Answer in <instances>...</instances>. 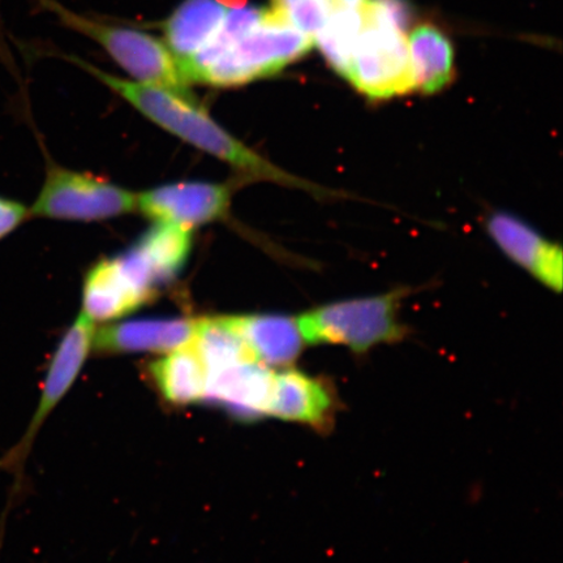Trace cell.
Segmentation results:
<instances>
[{
	"label": "cell",
	"mask_w": 563,
	"mask_h": 563,
	"mask_svg": "<svg viewBox=\"0 0 563 563\" xmlns=\"http://www.w3.org/2000/svg\"><path fill=\"white\" fill-rule=\"evenodd\" d=\"M314 41L271 9L229 5L220 32L199 53L178 59L189 86H245L277 75L311 51Z\"/></svg>",
	"instance_id": "cell-1"
},
{
	"label": "cell",
	"mask_w": 563,
	"mask_h": 563,
	"mask_svg": "<svg viewBox=\"0 0 563 563\" xmlns=\"http://www.w3.org/2000/svg\"><path fill=\"white\" fill-rule=\"evenodd\" d=\"M67 59L93 75L103 86L114 91L161 129L234 167L246 178L302 186L297 178L280 170L244 145L241 140L232 136L196 102L194 96H183L164 88L122 79L76 56H67Z\"/></svg>",
	"instance_id": "cell-2"
},
{
	"label": "cell",
	"mask_w": 563,
	"mask_h": 563,
	"mask_svg": "<svg viewBox=\"0 0 563 563\" xmlns=\"http://www.w3.org/2000/svg\"><path fill=\"white\" fill-rule=\"evenodd\" d=\"M95 333V321L81 311L54 351L44 383H42L37 408H35L24 434L15 445L0 455V471L12 476L10 495L7 497L2 514H0V548L3 544L7 518L10 517L13 506L18 504L24 493L25 464L32 453L34 441L48 415L67 396L77 376L80 375L84 364L93 349Z\"/></svg>",
	"instance_id": "cell-3"
},
{
	"label": "cell",
	"mask_w": 563,
	"mask_h": 563,
	"mask_svg": "<svg viewBox=\"0 0 563 563\" xmlns=\"http://www.w3.org/2000/svg\"><path fill=\"white\" fill-rule=\"evenodd\" d=\"M45 3L47 10L56 13L63 24L97 42L118 66L131 75V80L183 96H192L178 59L154 35L131 27L100 23L67 10L54 0H46Z\"/></svg>",
	"instance_id": "cell-4"
},
{
	"label": "cell",
	"mask_w": 563,
	"mask_h": 563,
	"mask_svg": "<svg viewBox=\"0 0 563 563\" xmlns=\"http://www.w3.org/2000/svg\"><path fill=\"white\" fill-rule=\"evenodd\" d=\"M399 295L394 292L333 302L298 317L306 343L341 344L356 354L405 335L398 320Z\"/></svg>",
	"instance_id": "cell-5"
},
{
	"label": "cell",
	"mask_w": 563,
	"mask_h": 563,
	"mask_svg": "<svg viewBox=\"0 0 563 563\" xmlns=\"http://www.w3.org/2000/svg\"><path fill=\"white\" fill-rule=\"evenodd\" d=\"M136 210V194L86 173L51 165L33 206L31 218L95 222Z\"/></svg>",
	"instance_id": "cell-6"
},
{
	"label": "cell",
	"mask_w": 563,
	"mask_h": 563,
	"mask_svg": "<svg viewBox=\"0 0 563 563\" xmlns=\"http://www.w3.org/2000/svg\"><path fill=\"white\" fill-rule=\"evenodd\" d=\"M346 79L373 100L410 93L415 79L406 35L365 16Z\"/></svg>",
	"instance_id": "cell-7"
},
{
	"label": "cell",
	"mask_w": 563,
	"mask_h": 563,
	"mask_svg": "<svg viewBox=\"0 0 563 563\" xmlns=\"http://www.w3.org/2000/svg\"><path fill=\"white\" fill-rule=\"evenodd\" d=\"M231 187L208 181H179L136 194V210L154 222L194 230L221 221L231 203Z\"/></svg>",
	"instance_id": "cell-8"
},
{
	"label": "cell",
	"mask_w": 563,
	"mask_h": 563,
	"mask_svg": "<svg viewBox=\"0 0 563 563\" xmlns=\"http://www.w3.org/2000/svg\"><path fill=\"white\" fill-rule=\"evenodd\" d=\"M156 295L122 255L104 258L84 280L82 312L95 322H109L137 311Z\"/></svg>",
	"instance_id": "cell-9"
},
{
	"label": "cell",
	"mask_w": 563,
	"mask_h": 563,
	"mask_svg": "<svg viewBox=\"0 0 563 563\" xmlns=\"http://www.w3.org/2000/svg\"><path fill=\"white\" fill-rule=\"evenodd\" d=\"M200 319H143L111 322L95 333L93 349L108 354H167L195 340Z\"/></svg>",
	"instance_id": "cell-10"
},
{
	"label": "cell",
	"mask_w": 563,
	"mask_h": 563,
	"mask_svg": "<svg viewBox=\"0 0 563 563\" xmlns=\"http://www.w3.org/2000/svg\"><path fill=\"white\" fill-rule=\"evenodd\" d=\"M336 400L321 378L287 369L274 375L269 417L325 432L333 427Z\"/></svg>",
	"instance_id": "cell-11"
},
{
	"label": "cell",
	"mask_w": 563,
	"mask_h": 563,
	"mask_svg": "<svg viewBox=\"0 0 563 563\" xmlns=\"http://www.w3.org/2000/svg\"><path fill=\"white\" fill-rule=\"evenodd\" d=\"M274 375L276 372L258 362L230 365L209 373L206 399L241 419L269 417Z\"/></svg>",
	"instance_id": "cell-12"
},
{
	"label": "cell",
	"mask_w": 563,
	"mask_h": 563,
	"mask_svg": "<svg viewBox=\"0 0 563 563\" xmlns=\"http://www.w3.org/2000/svg\"><path fill=\"white\" fill-rule=\"evenodd\" d=\"M224 325L242 338L253 357L266 367H287L305 346L298 320L282 314L220 316Z\"/></svg>",
	"instance_id": "cell-13"
},
{
	"label": "cell",
	"mask_w": 563,
	"mask_h": 563,
	"mask_svg": "<svg viewBox=\"0 0 563 563\" xmlns=\"http://www.w3.org/2000/svg\"><path fill=\"white\" fill-rule=\"evenodd\" d=\"M488 229L492 238L512 262L526 267L547 286L561 291L562 252L560 246L544 241L537 231L510 214L493 216Z\"/></svg>",
	"instance_id": "cell-14"
},
{
	"label": "cell",
	"mask_w": 563,
	"mask_h": 563,
	"mask_svg": "<svg viewBox=\"0 0 563 563\" xmlns=\"http://www.w3.org/2000/svg\"><path fill=\"white\" fill-rule=\"evenodd\" d=\"M229 5L223 0H183L164 23L166 45L176 59L199 53L220 32Z\"/></svg>",
	"instance_id": "cell-15"
},
{
	"label": "cell",
	"mask_w": 563,
	"mask_h": 563,
	"mask_svg": "<svg viewBox=\"0 0 563 563\" xmlns=\"http://www.w3.org/2000/svg\"><path fill=\"white\" fill-rule=\"evenodd\" d=\"M191 229L156 222L130 250L158 288L178 277L192 251Z\"/></svg>",
	"instance_id": "cell-16"
},
{
	"label": "cell",
	"mask_w": 563,
	"mask_h": 563,
	"mask_svg": "<svg viewBox=\"0 0 563 563\" xmlns=\"http://www.w3.org/2000/svg\"><path fill=\"white\" fill-rule=\"evenodd\" d=\"M151 364V375L161 396L176 406L207 398L208 369L195 342L167 352Z\"/></svg>",
	"instance_id": "cell-17"
},
{
	"label": "cell",
	"mask_w": 563,
	"mask_h": 563,
	"mask_svg": "<svg viewBox=\"0 0 563 563\" xmlns=\"http://www.w3.org/2000/svg\"><path fill=\"white\" fill-rule=\"evenodd\" d=\"M415 89L433 95L445 88L454 75V48L448 35L431 24L415 27L407 42Z\"/></svg>",
	"instance_id": "cell-18"
},
{
	"label": "cell",
	"mask_w": 563,
	"mask_h": 563,
	"mask_svg": "<svg viewBox=\"0 0 563 563\" xmlns=\"http://www.w3.org/2000/svg\"><path fill=\"white\" fill-rule=\"evenodd\" d=\"M365 24L364 10L336 5L332 15L313 37L329 65L336 74L347 77L352 53Z\"/></svg>",
	"instance_id": "cell-19"
},
{
	"label": "cell",
	"mask_w": 563,
	"mask_h": 563,
	"mask_svg": "<svg viewBox=\"0 0 563 563\" xmlns=\"http://www.w3.org/2000/svg\"><path fill=\"white\" fill-rule=\"evenodd\" d=\"M335 7L334 0H298L286 12V18L298 31L313 38L327 24Z\"/></svg>",
	"instance_id": "cell-20"
},
{
	"label": "cell",
	"mask_w": 563,
	"mask_h": 563,
	"mask_svg": "<svg viewBox=\"0 0 563 563\" xmlns=\"http://www.w3.org/2000/svg\"><path fill=\"white\" fill-rule=\"evenodd\" d=\"M363 10L369 20L404 34L413 23L415 10L410 0H369Z\"/></svg>",
	"instance_id": "cell-21"
},
{
	"label": "cell",
	"mask_w": 563,
	"mask_h": 563,
	"mask_svg": "<svg viewBox=\"0 0 563 563\" xmlns=\"http://www.w3.org/2000/svg\"><path fill=\"white\" fill-rule=\"evenodd\" d=\"M30 217L23 202L0 196V242L16 231Z\"/></svg>",
	"instance_id": "cell-22"
},
{
	"label": "cell",
	"mask_w": 563,
	"mask_h": 563,
	"mask_svg": "<svg viewBox=\"0 0 563 563\" xmlns=\"http://www.w3.org/2000/svg\"><path fill=\"white\" fill-rule=\"evenodd\" d=\"M297 2L298 0H272L271 9L286 18V12Z\"/></svg>",
	"instance_id": "cell-23"
},
{
	"label": "cell",
	"mask_w": 563,
	"mask_h": 563,
	"mask_svg": "<svg viewBox=\"0 0 563 563\" xmlns=\"http://www.w3.org/2000/svg\"><path fill=\"white\" fill-rule=\"evenodd\" d=\"M369 0H334L335 5L346 7V9L362 10Z\"/></svg>",
	"instance_id": "cell-24"
}]
</instances>
